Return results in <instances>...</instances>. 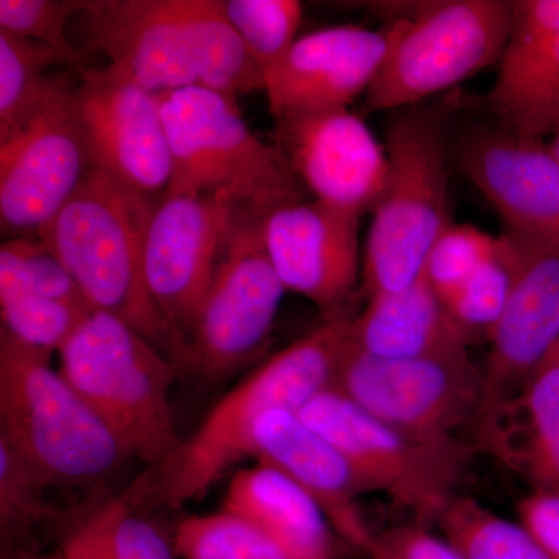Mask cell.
<instances>
[{
	"label": "cell",
	"mask_w": 559,
	"mask_h": 559,
	"mask_svg": "<svg viewBox=\"0 0 559 559\" xmlns=\"http://www.w3.org/2000/svg\"><path fill=\"white\" fill-rule=\"evenodd\" d=\"M352 320L349 312L326 318L264 360L215 404L170 457L143 471L123 498L139 510H179L204 498L242 460L255 459L253 432L264 412H299L333 388L352 341Z\"/></svg>",
	"instance_id": "6da1fadb"
},
{
	"label": "cell",
	"mask_w": 559,
	"mask_h": 559,
	"mask_svg": "<svg viewBox=\"0 0 559 559\" xmlns=\"http://www.w3.org/2000/svg\"><path fill=\"white\" fill-rule=\"evenodd\" d=\"M83 14L84 49L106 55L110 69L151 94L264 91L223 0H87Z\"/></svg>",
	"instance_id": "7a4b0ae2"
},
{
	"label": "cell",
	"mask_w": 559,
	"mask_h": 559,
	"mask_svg": "<svg viewBox=\"0 0 559 559\" xmlns=\"http://www.w3.org/2000/svg\"><path fill=\"white\" fill-rule=\"evenodd\" d=\"M160 201L92 167L39 240L61 260L92 310L128 323L179 367L182 341L151 296L143 267L146 229Z\"/></svg>",
	"instance_id": "3957f363"
},
{
	"label": "cell",
	"mask_w": 559,
	"mask_h": 559,
	"mask_svg": "<svg viewBox=\"0 0 559 559\" xmlns=\"http://www.w3.org/2000/svg\"><path fill=\"white\" fill-rule=\"evenodd\" d=\"M171 157L164 198H210L266 215L305 200V190L275 143L242 119L237 97L189 87L159 95Z\"/></svg>",
	"instance_id": "277c9868"
},
{
	"label": "cell",
	"mask_w": 559,
	"mask_h": 559,
	"mask_svg": "<svg viewBox=\"0 0 559 559\" xmlns=\"http://www.w3.org/2000/svg\"><path fill=\"white\" fill-rule=\"evenodd\" d=\"M60 373L130 457L148 468L178 450L171 388L180 370L128 323L92 311L58 352Z\"/></svg>",
	"instance_id": "5b68a950"
},
{
	"label": "cell",
	"mask_w": 559,
	"mask_h": 559,
	"mask_svg": "<svg viewBox=\"0 0 559 559\" xmlns=\"http://www.w3.org/2000/svg\"><path fill=\"white\" fill-rule=\"evenodd\" d=\"M0 441L49 487H84L130 457L50 355L0 331Z\"/></svg>",
	"instance_id": "8992f818"
},
{
	"label": "cell",
	"mask_w": 559,
	"mask_h": 559,
	"mask_svg": "<svg viewBox=\"0 0 559 559\" xmlns=\"http://www.w3.org/2000/svg\"><path fill=\"white\" fill-rule=\"evenodd\" d=\"M389 175L362 255L367 299L417 282L441 230L450 223L447 117L439 109L407 108L390 123Z\"/></svg>",
	"instance_id": "52a82bcc"
},
{
	"label": "cell",
	"mask_w": 559,
	"mask_h": 559,
	"mask_svg": "<svg viewBox=\"0 0 559 559\" xmlns=\"http://www.w3.org/2000/svg\"><path fill=\"white\" fill-rule=\"evenodd\" d=\"M297 414L345 455L370 492L388 496L426 527L437 524L457 495L476 454L457 436H418L388 425L333 388Z\"/></svg>",
	"instance_id": "ba28073f"
},
{
	"label": "cell",
	"mask_w": 559,
	"mask_h": 559,
	"mask_svg": "<svg viewBox=\"0 0 559 559\" xmlns=\"http://www.w3.org/2000/svg\"><path fill=\"white\" fill-rule=\"evenodd\" d=\"M513 2L444 0L421 3L390 25L388 57L366 94L369 110L414 108L502 58Z\"/></svg>",
	"instance_id": "9c48e42d"
},
{
	"label": "cell",
	"mask_w": 559,
	"mask_h": 559,
	"mask_svg": "<svg viewBox=\"0 0 559 559\" xmlns=\"http://www.w3.org/2000/svg\"><path fill=\"white\" fill-rule=\"evenodd\" d=\"M261 218L253 210H237L180 373L202 380L229 377L266 344L286 289L264 248Z\"/></svg>",
	"instance_id": "30bf717a"
},
{
	"label": "cell",
	"mask_w": 559,
	"mask_h": 559,
	"mask_svg": "<svg viewBox=\"0 0 559 559\" xmlns=\"http://www.w3.org/2000/svg\"><path fill=\"white\" fill-rule=\"evenodd\" d=\"M73 92L55 76L38 109L0 140V229L9 240H39L94 167Z\"/></svg>",
	"instance_id": "8fae6325"
},
{
	"label": "cell",
	"mask_w": 559,
	"mask_h": 559,
	"mask_svg": "<svg viewBox=\"0 0 559 559\" xmlns=\"http://www.w3.org/2000/svg\"><path fill=\"white\" fill-rule=\"evenodd\" d=\"M333 389L371 417L418 436L450 437L476 421L481 369L465 352L381 359L352 345Z\"/></svg>",
	"instance_id": "7c38bea8"
},
{
	"label": "cell",
	"mask_w": 559,
	"mask_h": 559,
	"mask_svg": "<svg viewBox=\"0 0 559 559\" xmlns=\"http://www.w3.org/2000/svg\"><path fill=\"white\" fill-rule=\"evenodd\" d=\"M73 103L92 165L132 190L164 200L171 157L159 95L109 66H81Z\"/></svg>",
	"instance_id": "4fadbf2b"
},
{
	"label": "cell",
	"mask_w": 559,
	"mask_h": 559,
	"mask_svg": "<svg viewBox=\"0 0 559 559\" xmlns=\"http://www.w3.org/2000/svg\"><path fill=\"white\" fill-rule=\"evenodd\" d=\"M237 210L210 198L176 197L164 198L151 216L143 248L146 285L182 341V356Z\"/></svg>",
	"instance_id": "5bb4252c"
},
{
	"label": "cell",
	"mask_w": 559,
	"mask_h": 559,
	"mask_svg": "<svg viewBox=\"0 0 559 559\" xmlns=\"http://www.w3.org/2000/svg\"><path fill=\"white\" fill-rule=\"evenodd\" d=\"M274 143L316 201L362 218L380 201L389 157L348 109L274 117Z\"/></svg>",
	"instance_id": "9a60e30c"
},
{
	"label": "cell",
	"mask_w": 559,
	"mask_h": 559,
	"mask_svg": "<svg viewBox=\"0 0 559 559\" xmlns=\"http://www.w3.org/2000/svg\"><path fill=\"white\" fill-rule=\"evenodd\" d=\"M360 216L316 200L289 202L261 218L272 266L286 293L312 301L326 318L344 314L362 278Z\"/></svg>",
	"instance_id": "2e32d148"
},
{
	"label": "cell",
	"mask_w": 559,
	"mask_h": 559,
	"mask_svg": "<svg viewBox=\"0 0 559 559\" xmlns=\"http://www.w3.org/2000/svg\"><path fill=\"white\" fill-rule=\"evenodd\" d=\"M511 235L516 272L506 310L488 337L474 426L516 399L559 341V249Z\"/></svg>",
	"instance_id": "e0dca14e"
},
{
	"label": "cell",
	"mask_w": 559,
	"mask_h": 559,
	"mask_svg": "<svg viewBox=\"0 0 559 559\" xmlns=\"http://www.w3.org/2000/svg\"><path fill=\"white\" fill-rule=\"evenodd\" d=\"M454 156L506 230L559 249V162L550 145L502 127H480L462 135Z\"/></svg>",
	"instance_id": "ac0fdd59"
},
{
	"label": "cell",
	"mask_w": 559,
	"mask_h": 559,
	"mask_svg": "<svg viewBox=\"0 0 559 559\" xmlns=\"http://www.w3.org/2000/svg\"><path fill=\"white\" fill-rule=\"evenodd\" d=\"M390 40V27L371 31L360 25H337L300 36L264 73L263 94L272 117L348 109L377 79Z\"/></svg>",
	"instance_id": "d6986e66"
},
{
	"label": "cell",
	"mask_w": 559,
	"mask_h": 559,
	"mask_svg": "<svg viewBox=\"0 0 559 559\" xmlns=\"http://www.w3.org/2000/svg\"><path fill=\"white\" fill-rule=\"evenodd\" d=\"M487 108L499 127L543 139L559 124V0L513 2Z\"/></svg>",
	"instance_id": "ffe728a7"
},
{
	"label": "cell",
	"mask_w": 559,
	"mask_h": 559,
	"mask_svg": "<svg viewBox=\"0 0 559 559\" xmlns=\"http://www.w3.org/2000/svg\"><path fill=\"white\" fill-rule=\"evenodd\" d=\"M255 459L271 463L304 488L353 550L362 554L374 530L364 518L360 498L370 489L322 433L297 412L271 409L259 418L253 432Z\"/></svg>",
	"instance_id": "44dd1931"
},
{
	"label": "cell",
	"mask_w": 559,
	"mask_h": 559,
	"mask_svg": "<svg viewBox=\"0 0 559 559\" xmlns=\"http://www.w3.org/2000/svg\"><path fill=\"white\" fill-rule=\"evenodd\" d=\"M474 428L479 447L532 491L559 495V356L550 353L516 399Z\"/></svg>",
	"instance_id": "7402d4cb"
},
{
	"label": "cell",
	"mask_w": 559,
	"mask_h": 559,
	"mask_svg": "<svg viewBox=\"0 0 559 559\" xmlns=\"http://www.w3.org/2000/svg\"><path fill=\"white\" fill-rule=\"evenodd\" d=\"M223 510L259 525L294 559H347L358 554L304 488L263 460L234 474Z\"/></svg>",
	"instance_id": "603a6c76"
},
{
	"label": "cell",
	"mask_w": 559,
	"mask_h": 559,
	"mask_svg": "<svg viewBox=\"0 0 559 559\" xmlns=\"http://www.w3.org/2000/svg\"><path fill=\"white\" fill-rule=\"evenodd\" d=\"M469 340L425 275L407 288L378 294L352 320V345L381 359L465 352Z\"/></svg>",
	"instance_id": "cb8c5ba5"
},
{
	"label": "cell",
	"mask_w": 559,
	"mask_h": 559,
	"mask_svg": "<svg viewBox=\"0 0 559 559\" xmlns=\"http://www.w3.org/2000/svg\"><path fill=\"white\" fill-rule=\"evenodd\" d=\"M127 499L81 518L62 540V559H178L173 539Z\"/></svg>",
	"instance_id": "d4e9b609"
},
{
	"label": "cell",
	"mask_w": 559,
	"mask_h": 559,
	"mask_svg": "<svg viewBox=\"0 0 559 559\" xmlns=\"http://www.w3.org/2000/svg\"><path fill=\"white\" fill-rule=\"evenodd\" d=\"M90 53L70 55L0 31V140L20 130L53 84V66L81 64Z\"/></svg>",
	"instance_id": "484cf974"
},
{
	"label": "cell",
	"mask_w": 559,
	"mask_h": 559,
	"mask_svg": "<svg viewBox=\"0 0 559 559\" xmlns=\"http://www.w3.org/2000/svg\"><path fill=\"white\" fill-rule=\"evenodd\" d=\"M436 525L463 559H550L521 521L507 520L460 492Z\"/></svg>",
	"instance_id": "4316f807"
},
{
	"label": "cell",
	"mask_w": 559,
	"mask_h": 559,
	"mask_svg": "<svg viewBox=\"0 0 559 559\" xmlns=\"http://www.w3.org/2000/svg\"><path fill=\"white\" fill-rule=\"evenodd\" d=\"M171 539L180 559H294L259 525L226 510L180 521Z\"/></svg>",
	"instance_id": "83f0119b"
},
{
	"label": "cell",
	"mask_w": 559,
	"mask_h": 559,
	"mask_svg": "<svg viewBox=\"0 0 559 559\" xmlns=\"http://www.w3.org/2000/svg\"><path fill=\"white\" fill-rule=\"evenodd\" d=\"M224 14L253 64L264 73L297 40L304 3L299 0H223Z\"/></svg>",
	"instance_id": "f1b7e54d"
},
{
	"label": "cell",
	"mask_w": 559,
	"mask_h": 559,
	"mask_svg": "<svg viewBox=\"0 0 559 559\" xmlns=\"http://www.w3.org/2000/svg\"><path fill=\"white\" fill-rule=\"evenodd\" d=\"M516 272V242L510 231L503 230L491 259L468 280L457 296L448 305L452 319L469 342L489 337L506 310Z\"/></svg>",
	"instance_id": "f546056e"
},
{
	"label": "cell",
	"mask_w": 559,
	"mask_h": 559,
	"mask_svg": "<svg viewBox=\"0 0 559 559\" xmlns=\"http://www.w3.org/2000/svg\"><path fill=\"white\" fill-rule=\"evenodd\" d=\"M21 294L90 305L61 260L35 238H11L0 246V300Z\"/></svg>",
	"instance_id": "4dcf8cb0"
},
{
	"label": "cell",
	"mask_w": 559,
	"mask_h": 559,
	"mask_svg": "<svg viewBox=\"0 0 559 559\" xmlns=\"http://www.w3.org/2000/svg\"><path fill=\"white\" fill-rule=\"evenodd\" d=\"M94 311L86 304L21 294L0 300L2 331L25 347L53 355Z\"/></svg>",
	"instance_id": "1f68e13d"
},
{
	"label": "cell",
	"mask_w": 559,
	"mask_h": 559,
	"mask_svg": "<svg viewBox=\"0 0 559 559\" xmlns=\"http://www.w3.org/2000/svg\"><path fill=\"white\" fill-rule=\"evenodd\" d=\"M496 246L498 237L469 224L450 221L430 248L423 275L448 307L468 280L491 259Z\"/></svg>",
	"instance_id": "d6a6232c"
},
{
	"label": "cell",
	"mask_w": 559,
	"mask_h": 559,
	"mask_svg": "<svg viewBox=\"0 0 559 559\" xmlns=\"http://www.w3.org/2000/svg\"><path fill=\"white\" fill-rule=\"evenodd\" d=\"M86 9L87 0H0V31L66 53H90L73 46L66 35L69 21Z\"/></svg>",
	"instance_id": "836d02e7"
},
{
	"label": "cell",
	"mask_w": 559,
	"mask_h": 559,
	"mask_svg": "<svg viewBox=\"0 0 559 559\" xmlns=\"http://www.w3.org/2000/svg\"><path fill=\"white\" fill-rule=\"evenodd\" d=\"M47 488L49 485L0 441V527L3 538L20 536L44 520Z\"/></svg>",
	"instance_id": "e575fe53"
},
{
	"label": "cell",
	"mask_w": 559,
	"mask_h": 559,
	"mask_svg": "<svg viewBox=\"0 0 559 559\" xmlns=\"http://www.w3.org/2000/svg\"><path fill=\"white\" fill-rule=\"evenodd\" d=\"M364 555L369 559H463L443 536L417 522L374 530Z\"/></svg>",
	"instance_id": "d590c367"
},
{
	"label": "cell",
	"mask_w": 559,
	"mask_h": 559,
	"mask_svg": "<svg viewBox=\"0 0 559 559\" xmlns=\"http://www.w3.org/2000/svg\"><path fill=\"white\" fill-rule=\"evenodd\" d=\"M518 516L550 559H559V495L530 491L518 502Z\"/></svg>",
	"instance_id": "8d00e7d4"
},
{
	"label": "cell",
	"mask_w": 559,
	"mask_h": 559,
	"mask_svg": "<svg viewBox=\"0 0 559 559\" xmlns=\"http://www.w3.org/2000/svg\"><path fill=\"white\" fill-rule=\"evenodd\" d=\"M550 150L551 153H554V156L557 157L559 162V124L557 131L554 132V140H551Z\"/></svg>",
	"instance_id": "74e56055"
},
{
	"label": "cell",
	"mask_w": 559,
	"mask_h": 559,
	"mask_svg": "<svg viewBox=\"0 0 559 559\" xmlns=\"http://www.w3.org/2000/svg\"><path fill=\"white\" fill-rule=\"evenodd\" d=\"M17 559H62V557L60 554H57V555H51V557H43V558L28 557V558H17Z\"/></svg>",
	"instance_id": "f35d334b"
},
{
	"label": "cell",
	"mask_w": 559,
	"mask_h": 559,
	"mask_svg": "<svg viewBox=\"0 0 559 559\" xmlns=\"http://www.w3.org/2000/svg\"><path fill=\"white\" fill-rule=\"evenodd\" d=\"M550 353H554V355L559 356V341L557 342V345H555L554 349H551Z\"/></svg>",
	"instance_id": "ab89813d"
}]
</instances>
